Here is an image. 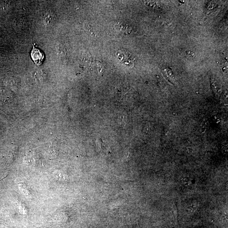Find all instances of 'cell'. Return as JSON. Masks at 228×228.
Masks as SVG:
<instances>
[{
  "label": "cell",
  "mask_w": 228,
  "mask_h": 228,
  "mask_svg": "<svg viewBox=\"0 0 228 228\" xmlns=\"http://www.w3.org/2000/svg\"><path fill=\"white\" fill-rule=\"evenodd\" d=\"M114 28L117 32L123 34H128L132 31L130 25L124 21H118L114 25Z\"/></svg>",
  "instance_id": "1"
},
{
  "label": "cell",
  "mask_w": 228,
  "mask_h": 228,
  "mask_svg": "<svg viewBox=\"0 0 228 228\" xmlns=\"http://www.w3.org/2000/svg\"><path fill=\"white\" fill-rule=\"evenodd\" d=\"M32 58L35 63L38 64H41L43 59V54L37 49H34L31 53Z\"/></svg>",
  "instance_id": "2"
},
{
  "label": "cell",
  "mask_w": 228,
  "mask_h": 228,
  "mask_svg": "<svg viewBox=\"0 0 228 228\" xmlns=\"http://www.w3.org/2000/svg\"><path fill=\"white\" fill-rule=\"evenodd\" d=\"M55 20V15L52 12H48L44 14V21L46 25H49L53 24Z\"/></svg>",
  "instance_id": "3"
},
{
  "label": "cell",
  "mask_w": 228,
  "mask_h": 228,
  "mask_svg": "<svg viewBox=\"0 0 228 228\" xmlns=\"http://www.w3.org/2000/svg\"><path fill=\"white\" fill-rule=\"evenodd\" d=\"M57 52L61 59H66L67 56V52L66 48L64 46L60 45L57 47Z\"/></svg>",
  "instance_id": "4"
},
{
  "label": "cell",
  "mask_w": 228,
  "mask_h": 228,
  "mask_svg": "<svg viewBox=\"0 0 228 228\" xmlns=\"http://www.w3.org/2000/svg\"><path fill=\"white\" fill-rule=\"evenodd\" d=\"M181 182L183 185L185 186H189L191 185V179L188 177H183L181 178Z\"/></svg>",
  "instance_id": "5"
},
{
  "label": "cell",
  "mask_w": 228,
  "mask_h": 228,
  "mask_svg": "<svg viewBox=\"0 0 228 228\" xmlns=\"http://www.w3.org/2000/svg\"><path fill=\"white\" fill-rule=\"evenodd\" d=\"M188 209L190 212H194L197 209V207H196V205L192 204L189 206Z\"/></svg>",
  "instance_id": "6"
}]
</instances>
